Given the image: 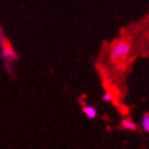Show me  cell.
Returning a JSON list of instances; mask_svg holds the SVG:
<instances>
[{"label": "cell", "instance_id": "obj_1", "mask_svg": "<svg viewBox=\"0 0 149 149\" xmlns=\"http://www.w3.org/2000/svg\"><path fill=\"white\" fill-rule=\"evenodd\" d=\"M0 56H1L6 72L10 74H13V67L16 61H18V54L9 42L0 47Z\"/></svg>", "mask_w": 149, "mask_h": 149}, {"label": "cell", "instance_id": "obj_2", "mask_svg": "<svg viewBox=\"0 0 149 149\" xmlns=\"http://www.w3.org/2000/svg\"><path fill=\"white\" fill-rule=\"evenodd\" d=\"M131 45L127 40H118L111 48V59L113 61H119L125 59L130 53Z\"/></svg>", "mask_w": 149, "mask_h": 149}, {"label": "cell", "instance_id": "obj_3", "mask_svg": "<svg viewBox=\"0 0 149 149\" xmlns=\"http://www.w3.org/2000/svg\"><path fill=\"white\" fill-rule=\"evenodd\" d=\"M119 127L129 131H135L137 130V125L134 121L131 120V118H124L119 123Z\"/></svg>", "mask_w": 149, "mask_h": 149}, {"label": "cell", "instance_id": "obj_4", "mask_svg": "<svg viewBox=\"0 0 149 149\" xmlns=\"http://www.w3.org/2000/svg\"><path fill=\"white\" fill-rule=\"evenodd\" d=\"M82 112L88 119H95L97 117V110L93 106H83L82 107Z\"/></svg>", "mask_w": 149, "mask_h": 149}, {"label": "cell", "instance_id": "obj_5", "mask_svg": "<svg viewBox=\"0 0 149 149\" xmlns=\"http://www.w3.org/2000/svg\"><path fill=\"white\" fill-rule=\"evenodd\" d=\"M141 128L144 133H149V113L146 112L144 113L142 116V120H141Z\"/></svg>", "mask_w": 149, "mask_h": 149}, {"label": "cell", "instance_id": "obj_6", "mask_svg": "<svg viewBox=\"0 0 149 149\" xmlns=\"http://www.w3.org/2000/svg\"><path fill=\"white\" fill-rule=\"evenodd\" d=\"M101 99H102V101H104V102H111L112 100H113V95H112L110 92H106V93H103V95L101 96Z\"/></svg>", "mask_w": 149, "mask_h": 149}, {"label": "cell", "instance_id": "obj_7", "mask_svg": "<svg viewBox=\"0 0 149 149\" xmlns=\"http://www.w3.org/2000/svg\"><path fill=\"white\" fill-rule=\"evenodd\" d=\"M6 43H8V40H6V35H4V32L2 30V27L0 26V47L3 46Z\"/></svg>", "mask_w": 149, "mask_h": 149}]
</instances>
